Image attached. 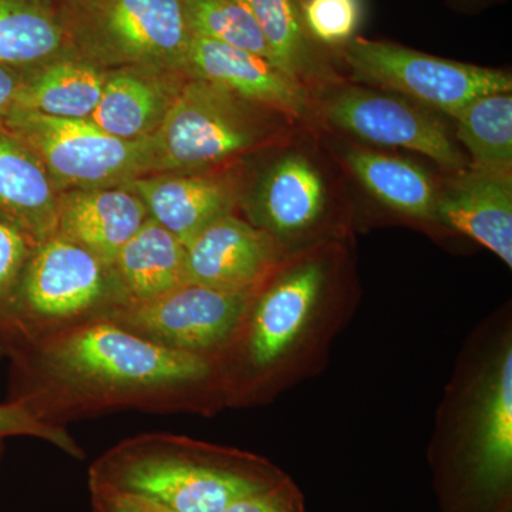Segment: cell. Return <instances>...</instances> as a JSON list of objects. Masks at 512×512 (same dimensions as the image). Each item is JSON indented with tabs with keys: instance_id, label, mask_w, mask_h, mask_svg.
I'll list each match as a JSON object with an SVG mask.
<instances>
[{
	"instance_id": "32",
	"label": "cell",
	"mask_w": 512,
	"mask_h": 512,
	"mask_svg": "<svg viewBox=\"0 0 512 512\" xmlns=\"http://www.w3.org/2000/svg\"><path fill=\"white\" fill-rule=\"evenodd\" d=\"M22 79L23 72L0 63V127L15 107Z\"/></svg>"
},
{
	"instance_id": "33",
	"label": "cell",
	"mask_w": 512,
	"mask_h": 512,
	"mask_svg": "<svg viewBox=\"0 0 512 512\" xmlns=\"http://www.w3.org/2000/svg\"><path fill=\"white\" fill-rule=\"evenodd\" d=\"M468 2H484V0H468Z\"/></svg>"
},
{
	"instance_id": "16",
	"label": "cell",
	"mask_w": 512,
	"mask_h": 512,
	"mask_svg": "<svg viewBox=\"0 0 512 512\" xmlns=\"http://www.w3.org/2000/svg\"><path fill=\"white\" fill-rule=\"evenodd\" d=\"M436 220L490 249L512 266V174L470 168L439 194Z\"/></svg>"
},
{
	"instance_id": "4",
	"label": "cell",
	"mask_w": 512,
	"mask_h": 512,
	"mask_svg": "<svg viewBox=\"0 0 512 512\" xmlns=\"http://www.w3.org/2000/svg\"><path fill=\"white\" fill-rule=\"evenodd\" d=\"M258 106L204 80H185L160 127L148 137L151 174L201 173L278 136Z\"/></svg>"
},
{
	"instance_id": "30",
	"label": "cell",
	"mask_w": 512,
	"mask_h": 512,
	"mask_svg": "<svg viewBox=\"0 0 512 512\" xmlns=\"http://www.w3.org/2000/svg\"><path fill=\"white\" fill-rule=\"evenodd\" d=\"M222 512H305L301 491L288 477L279 483L245 495Z\"/></svg>"
},
{
	"instance_id": "10",
	"label": "cell",
	"mask_w": 512,
	"mask_h": 512,
	"mask_svg": "<svg viewBox=\"0 0 512 512\" xmlns=\"http://www.w3.org/2000/svg\"><path fill=\"white\" fill-rule=\"evenodd\" d=\"M330 126L382 147L404 148L463 171V153L447 127L433 114L399 96L359 86L336 87L322 101Z\"/></svg>"
},
{
	"instance_id": "20",
	"label": "cell",
	"mask_w": 512,
	"mask_h": 512,
	"mask_svg": "<svg viewBox=\"0 0 512 512\" xmlns=\"http://www.w3.org/2000/svg\"><path fill=\"white\" fill-rule=\"evenodd\" d=\"M107 69L66 55L23 72L15 107L59 119H90L99 104Z\"/></svg>"
},
{
	"instance_id": "12",
	"label": "cell",
	"mask_w": 512,
	"mask_h": 512,
	"mask_svg": "<svg viewBox=\"0 0 512 512\" xmlns=\"http://www.w3.org/2000/svg\"><path fill=\"white\" fill-rule=\"evenodd\" d=\"M123 187L137 194L148 217L185 247L214 222L234 214L242 200L235 175L211 171L144 175Z\"/></svg>"
},
{
	"instance_id": "23",
	"label": "cell",
	"mask_w": 512,
	"mask_h": 512,
	"mask_svg": "<svg viewBox=\"0 0 512 512\" xmlns=\"http://www.w3.org/2000/svg\"><path fill=\"white\" fill-rule=\"evenodd\" d=\"M343 160L362 187L384 207L414 220H436L440 191L421 165L367 148H349Z\"/></svg>"
},
{
	"instance_id": "25",
	"label": "cell",
	"mask_w": 512,
	"mask_h": 512,
	"mask_svg": "<svg viewBox=\"0 0 512 512\" xmlns=\"http://www.w3.org/2000/svg\"><path fill=\"white\" fill-rule=\"evenodd\" d=\"M457 120V140L471 157V168L512 174V96L493 93L467 104Z\"/></svg>"
},
{
	"instance_id": "24",
	"label": "cell",
	"mask_w": 512,
	"mask_h": 512,
	"mask_svg": "<svg viewBox=\"0 0 512 512\" xmlns=\"http://www.w3.org/2000/svg\"><path fill=\"white\" fill-rule=\"evenodd\" d=\"M276 66L308 86L326 76L320 46L306 29L301 0H248Z\"/></svg>"
},
{
	"instance_id": "2",
	"label": "cell",
	"mask_w": 512,
	"mask_h": 512,
	"mask_svg": "<svg viewBox=\"0 0 512 512\" xmlns=\"http://www.w3.org/2000/svg\"><path fill=\"white\" fill-rule=\"evenodd\" d=\"M285 477L254 454L151 433L101 454L89 468V490L141 495L171 512H222Z\"/></svg>"
},
{
	"instance_id": "28",
	"label": "cell",
	"mask_w": 512,
	"mask_h": 512,
	"mask_svg": "<svg viewBox=\"0 0 512 512\" xmlns=\"http://www.w3.org/2000/svg\"><path fill=\"white\" fill-rule=\"evenodd\" d=\"M10 437H33L45 440L66 453L67 456L82 460L84 450L66 427L52 426L36 417L25 404L16 400L0 403V458L3 454V443Z\"/></svg>"
},
{
	"instance_id": "26",
	"label": "cell",
	"mask_w": 512,
	"mask_h": 512,
	"mask_svg": "<svg viewBox=\"0 0 512 512\" xmlns=\"http://www.w3.org/2000/svg\"><path fill=\"white\" fill-rule=\"evenodd\" d=\"M192 36L254 53L275 63L248 0H183Z\"/></svg>"
},
{
	"instance_id": "9",
	"label": "cell",
	"mask_w": 512,
	"mask_h": 512,
	"mask_svg": "<svg viewBox=\"0 0 512 512\" xmlns=\"http://www.w3.org/2000/svg\"><path fill=\"white\" fill-rule=\"evenodd\" d=\"M259 289L229 292L187 282L153 301L119 306L107 319L164 348L215 359L237 335Z\"/></svg>"
},
{
	"instance_id": "7",
	"label": "cell",
	"mask_w": 512,
	"mask_h": 512,
	"mask_svg": "<svg viewBox=\"0 0 512 512\" xmlns=\"http://www.w3.org/2000/svg\"><path fill=\"white\" fill-rule=\"evenodd\" d=\"M3 128L42 161L59 192L123 187L151 174L148 138L121 140L89 119H59L13 109Z\"/></svg>"
},
{
	"instance_id": "29",
	"label": "cell",
	"mask_w": 512,
	"mask_h": 512,
	"mask_svg": "<svg viewBox=\"0 0 512 512\" xmlns=\"http://www.w3.org/2000/svg\"><path fill=\"white\" fill-rule=\"evenodd\" d=\"M28 235L0 221V359L6 356L10 303L23 266L35 247Z\"/></svg>"
},
{
	"instance_id": "13",
	"label": "cell",
	"mask_w": 512,
	"mask_h": 512,
	"mask_svg": "<svg viewBox=\"0 0 512 512\" xmlns=\"http://www.w3.org/2000/svg\"><path fill=\"white\" fill-rule=\"evenodd\" d=\"M184 74L220 86L288 119H305L309 113L308 87L264 57L245 50L192 36Z\"/></svg>"
},
{
	"instance_id": "1",
	"label": "cell",
	"mask_w": 512,
	"mask_h": 512,
	"mask_svg": "<svg viewBox=\"0 0 512 512\" xmlns=\"http://www.w3.org/2000/svg\"><path fill=\"white\" fill-rule=\"evenodd\" d=\"M8 359V399L57 427L111 410H200L225 399L217 360L164 348L106 318L37 340Z\"/></svg>"
},
{
	"instance_id": "14",
	"label": "cell",
	"mask_w": 512,
	"mask_h": 512,
	"mask_svg": "<svg viewBox=\"0 0 512 512\" xmlns=\"http://www.w3.org/2000/svg\"><path fill=\"white\" fill-rule=\"evenodd\" d=\"M326 201L318 167L301 153H288L262 175L249 198V218L282 244L312 231L322 220Z\"/></svg>"
},
{
	"instance_id": "5",
	"label": "cell",
	"mask_w": 512,
	"mask_h": 512,
	"mask_svg": "<svg viewBox=\"0 0 512 512\" xmlns=\"http://www.w3.org/2000/svg\"><path fill=\"white\" fill-rule=\"evenodd\" d=\"M325 262L306 259L272 275L217 360L225 399H249L288 357L315 319L325 292Z\"/></svg>"
},
{
	"instance_id": "31",
	"label": "cell",
	"mask_w": 512,
	"mask_h": 512,
	"mask_svg": "<svg viewBox=\"0 0 512 512\" xmlns=\"http://www.w3.org/2000/svg\"><path fill=\"white\" fill-rule=\"evenodd\" d=\"M93 512H171L156 501L131 493L90 490Z\"/></svg>"
},
{
	"instance_id": "18",
	"label": "cell",
	"mask_w": 512,
	"mask_h": 512,
	"mask_svg": "<svg viewBox=\"0 0 512 512\" xmlns=\"http://www.w3.org/2000/svg\"><path fill=\"white\" fill-rule=\"evenodd\" d=\"M59 197L42 161L0 127V221L37 244L56 234Z\"/></svg>"
},
{
	"instance_id": "17",
	"label": "cell",
	"mask_w": 512,
	"mask_h": 512,
	"mask_svg": "<svg viewBox=\"0 0 512 512\" xmlns=\"http://www.w3.org/2000/svg\"><path fill=\"white\" fill-rule=\"evenodd\" d=\"M188 77L146 67L107 69L106 82L92 120L121 140L148 138L165 116Z\"/></svg>"
},
{
	"instance_id": "19",
	"label": "cell",
	"mask_w": 512,
	"mask_h": 512,
	"mask_svg": "<svg viewBox=\"0 0 512 512\" xmlns=\"http://www.w3.org/2000/svg\"><path fill=\"white\" fill-rule=\"evenodd\" d=\"M121 305L153 301L187 284V248L148 217L111 266Z\"/></svg>"
},
{
	"instance_id": "15",
	"label": "cell",
	"mask_w": 512,
	"mask_h": 512,
	"mask_svg": "<svg viewBox=\"0 0 512 512\" xmlns=\"http://www.w3.org/2000/svg\"><path fill=\"white\" fill-rule=\"evenodd\" d=\"M147 218L144 202L126 187L63 191L56 234L92 252L111 269Z\"/></svg>"
},
{
	"instance_id": "22",
	"label": "cell",
	"mask_w": 512,
	"mask_h": 512,
	"mask_svg": "<svg viewBox=\"0 0 512 512\" xmlns=\"http://www.w3.org/2000/svg\"><path fill=\"white\" fill-rule=\"evenodd\" d=\"M72 53L63 0H0V63L29 72Z\"/></svg>"
},
{
	"instance_id": "8",
	"label": "cell",
	"mask_w": 512,
	"mask_h": 512,
	"mask_svg": "<svg viewBox=\"0 0 512 512\" xmlns=\"http://www.w3.org/2000/svg\"><path fill=\"white\" fill-rule=\"evenodd\" d=\"M359 82L419 101L456 119L471 101L511 93L505 70L443 59L399 43L356 36L340 50Z\"/></svg>"
},
{
	"instance_id": "21",
	"label": "cell",
	"mask_w": 512,
	"mask_h": 512,
	"mask_svg": "<svg viewBox=\"0 0 512 512\" xmlns=\"http://www.w3.org/2000/svg\"><path fill=\"white\" fill-rule=\"evenodd\" d=\"M473 466L485 488L500 490L512 473V350L505 345L480 393L473 429Z\"/></svg>"
},
{
	"instance_id": "6",
	"label": "cell",
	"mask_w": 512,
	"mask_h": 512,
	"mask_svg": "<svg viewBox=\"0 0 512 512\" xmlns=\"http://www.w3.org/2000/svg\"><path fill=\"white\" fill-rule=\"evenodd\" d=\"M63 23L74 55L104 69L184 74L192 33L183 0H63Z\"/></svg>"
},
{
	"instance_id": "27",
	"label": "cell",
	"mask_w": 512,
	"mask_h": 512,
	"mask_svg": "<svg viewBox=\"0 0 512 512\" xmlns=\"http://www.w3.org/2000/svg\"><path fill=\"white\" fill-rule=\"evenodd\" d=\"M309 35L320 47L342 50L365 20V0H301Z\"/></svg>"
},
{
	"instance_id": "3",
	"label": "cell",
	"mask_w": 512,
	"mask_h": 512,
	"mask_svg": "<svg viewBox=\"0 0 512 512\" xmlns=\"http://www.w3.org/2000/svg\"><path fill=\"white\" fill-rule=\"evenodd\" d=\"M121 305L113 272L92 252L52 235L37 242L10 303L6 356Z\"/></svg>"
},
{
	"instance_id": "11",
	"label": "cell",
	"mask_w": 512,
	"mask_h": 512,
	"mask_svg": "<svg viewBox=\"0 0 512 512\" xmlns=\"http://www.w3.org/2000/svg\"><path fill=\"white\" fill-rule=\"evenodd\" d=\"M185 248L187 282L220 291H255L281 262V242L235 214L214 222Z\"/></svg>"
}]
</instances>
